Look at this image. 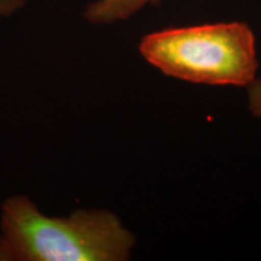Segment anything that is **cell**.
<instances>
[{"mask_svg": "<svg viewBox=\"0 0 261 261\" xmlns=\"http://www.w3.org/2000/svg\"><path fill=\"white\" fill-rule=\"evenodd\" d=\"M248 92V109L253 116L261 119V79L256 77L249 86Z\"/></svg>", "mask_w": 261, "mask_h": 261, "instance_id": "obj_4", "label": "cell"}, {"mask_svg": "<svg viewBox=\"0 0 261 261\" xmlns=\"http://www.w3.org/2000/svg\"><path fill=\"white\" fill-rule=\"evenodd\" d=\"M158 0H94L86 6L84 17L97 25L114 24L125 21L146 5Z\"/></svg>", "mask_w": 261, "mask_h": 261, "instance_id": "obj_3", "label": "cell"}, {"mask_svg": "<svg viewBox=\"0 0 261 261\" xmlns=\"http://www.w3.org/2000/svg\"><path fill=\"white\" fill-rule=\"evenodd\" d=\"M139 52L161 73L191 84L247 89L259 69L255 35L244 22L162 29L146 34Z\"/></svg>", "mask_w": 261, "mask_h": 261, "instance_id": "obj_2", "label": "cell"}, {"mask_svg": "<svg viewBox=\"0 0 261 261\" xmlns=\"http://www.w3.org/2000/svg\"><path fill=\"white\" fill-rule=\"evenodd\" d=\"M29 0H0V19L9 18L28 4Z\"/></svg>", "mask_w": 261, "mask_h": 261, "instance_id": "obj_5", "label": "cell"}, {"mask_svg": "<svg viewBox=\"0 0 261 261\" xmlns=\"http://www.w3.org/2000/svg\"><path fill=\"white\" fill-rule=\"evenodd\" d=\"M4 260L127 261L136 234L108 210H76L68 217H50L31 198H6L0 212Z\"/></svg>", "mask_w": 261, "mask_h": 261, "instance_id": "obj_1", "label": "cell"}]
</instances>
